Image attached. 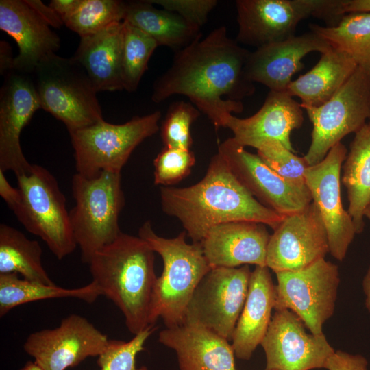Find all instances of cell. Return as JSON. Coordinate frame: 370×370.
I'll return each mask as SVG.
<instances>
[{
	"instance_id": "obj_1",
	"label": "cell",
	"mask_w": 370,
	"mask_h": 370,
	"mask_svg": "<svg viewBox=\"0 0 370 370\" xmlns=\"http://www.w3.org/2000/svg\"><path fill=\"white\" fill-rule=\"evenodd\" d=\"M250 52L219 27L175 51L171 66L153 83L151 99L158 103L184 95L216 129L225 127L227 116L241 113V100L256 90L245 71Z\"/></svg>"
},
{
	"instance_id": "obj_2",
	"label": "cell",
	"mask_w": 370,
	"mask_h": 370,
	"mask_svg": "<svg viewBox=\"0 0 370 370\" xmlns=\"http://www.w3.org/2000/svg\"><path fill=\"white\" fill-rule=\"evenodd\" d=\"M162 210L177 218L192 243H201L212 227L232 221H254L273 230L284 216L256 199L217 152L205 176L185 188H160Z\"/></svg>"
},
{
	"instance_id": "obj_3",
	"label": "cell",
	"mask_w": 370,
	"mask_h": 370,
	"mask_svg": "<svg viewBox=\"0 0 370 370\" xmlns=\"http://www.w3.org/2000/svg\"><path fill=\"white\" fill-rule=\"evenodd\" d=\"M88 264L92 281L121 310L132 334L151 325L150 306L158 277L154 251L145 241L121 232L96 252Z\"/></svg>"
},
{
	"instance_id": "obj_4",
	"label": "cell",
	"mask_w": 370,
	"mask_h": 370,
	"mask_svg": "<svg viewBox=\"0 0 370 370\" xmlns=\"http://www.w3.org/2000/svg\"><path fill=\"white\" fill-rule=\"evenodd\" d=\"M186 235V231H183L171 238L160 236L149 221L138 230V236L163 261V270L156 279L151 297L149 312L151 325L160 318L166 328L183 324L187 306L196 287L212 269L201 243H188Z\"/></svg>"
},
{
	"instance_id": "obj_5",
	"label": "cell",
	"mask_w": 370,
	"mask_h": 370,
	"mask_svg": "<svg viewBox=\"0 0 370 370\" xmlns=\"http://www.w3.org/2000/svg\"><path fill=\"white\" fill-rule=\"evenodd\" d=\"M75 204L69 211L73 236L82 262L112 243L122 232L120 213L125 206L121 174L103 171L92 177L78 173L72 179Z\"/></svg>"
},
{
	"instance_id": "obj_6",
	"label": "cell",
	"mask_w": 370,
	"mask_h": 370,
	"mask_svg": "<svg viewBox=\"0 0 370 370\" xmlns=\"http://www.w3.org/2000/svg\"><path fill=\"white\" fill-rule=\"evenodd\" d=\"M32 77L41 108L62 121L69 132L103 121L98 91L73 57L50 53L39 62Z\"/></svg>"
},
{
	"instance_id": "obj_7",
	"label": "cell",
	"mask_w": 370,
	"mask_h": 370,
	"mask_svg": "<svg viewBox=\"0 0 370 370\" xmlns=\"http://www.w3.org/2000/svg\"><path fill=\"white\" fill-rule=\"evenodd\" d=\"M21 200L12 210L29 233L40 238L53 254L62 260L76 249L66 209V198L55 176L33 164L30 171L16 177Z\"/></svg>"
},
{
	"instance_id": "obj_8",
	"label": "cell",
	"mask_w": 370,
	"mask_h": 370,
	"mask_svg": "<svg viewBox=\"0 0 370 370\" xmlns=\"http://www.w3.org/2000/svg\"><path fill=\"white\" fill-rule=\"evenodd\" d=\"M343 0H237L235 1L239 45L257 48L295 36L300 21L310 16L336 25Z\"/></svg>"
},
{
	"instance_id": "obj_9",
	"label": "cell",
	"mask_w": 370,
	"mask_h": 370,
	"mask_svg": "<svg viewBox=\"0 0 370 370\" xmlns=\"http://www.w3.org/2000/svg\"><path fill=\"white\" fill-rule=\"evenodd\" d=\"M160 119V111H155L122 124L103 120L70 132L77 173L86 177L103 171L121 173L135 148L159 130Z\"/></svg>"
},
{
	"instance_id": "obj_10",
	"label": "cell",
	"mask_w": 370,
	"mask_h": 370,
	"mask_svg": "<svg viewBox=\"0 0 370 370\" xmlns=\"http://www.w3.org/2000/svg\"><path fill=\"white\" fill-rule=\"evenodd\" d=\"M312 124L311 143L304 156L308 166L321 162L343 137L370 119V79L358 67L343 86L318 107L301 106Z\"/></svg>"
},
{
	"instance_id": "obj_11",
	"label": "cell",
	"mask_w": 370,
	"mask_h": 370,
	"mask_svg": "<svg viewBox=\"0 0 370 370\" xmlns=\"http://www.w3.org/2000/svg\"><path fill=\"white\" fill-rule=\"evenodd\" d=\"M275 275L274 310L288 309L310 333L323 334L325 323L334 313L340 284L338 266L322 258L304 269Z\"/></svg>"
},
{
	"instance_id": "obj_12",
	"label": "cell",
	"mask_w": 370,
	"mask_h": 370,
	"mask_svg": "<svg viewBox=\"0 0 370 370\" xmlns=\"http://www.w3.org/2000/svg\"><path fill=\"white\" fill-rule=\"evenodd\" d=\"M251 273L249 265L212 268L196 287L184 323L202 326L231 341L247 298Z\"/></svg>"
},
{
	"instance_id": "obj_13",
	"label": "cell",
	"mask_w": 370,
	"mask_h": 370,
	"mask_svg": "<svg viewBox=\"0 0 370 370\" xmlns=\"http://www.w3.org/2000/svg\"><path fill=\"white\" fill-rule=\"evenodd\" d=\"M108 341V336L87 319L71 314L56 328L31 333L23 349L42 370H65L88 357H98Z\"/></svg>"
},
{
	"instance_id": "obj_14",
	"label": "cell",
	"mask_w": 370,
	"mask_h": 370,
	"mask_svg": "<svg viewBox=\"0 0 370 370\" xmlns=\"http://www.w3.org/2000/svg\"><path fill=\"white\" fill-rule=\"evenodd\" d=\"M232 173L260 204L282 215L305 208L312 201L307 186L290 183L271 169L257 155L247 151L233 138L218 147Z\"/></svg>"
},
{
	"instance_id": "obj_15",
	"label": "cell",
	"mask_w": 370,
	"mask_h": 370,
	"mask_svg": "<svg viewBox=\"0 0 370 370\" xmlns=\"http://www.w3.org/2000/svg\"><path fill=\"white\" fill-rule=\"evenodd\" d=\"M330 252L321 214L312 201L303 210L285 215L269 241L266 266L275 273L304 269Z\"/></svg>"
},
{
	"instance_id": "obj_16",
	"label": "cell",
	"mask_w": 370,
	"mask_h": 370,
	"mask_svg": "<svg viewBox=\"0 0 370 370\" xmlns=\"http://www.w3.org/2000/svg\"><path fill=\"white\" fill-rule=\"evenodd\" d=\"M347 150L341 142L334 145L319 163L307 168L306 184L312 201L323 221L330 254L343 261L356 234L349 212L343 206L341 195V170Z\"/></svg>"
},
{
	"instance_id": "obj_17",
	"label": "cell",
	"mask_w": 370,
	"mask_h": 370,
	"mask_svg": "<svg viewBox=\"0 0 370 370\" xmlns=\"http://www.w3.org/2000/svg\"><path fill=\"white\" fill-rule=\"evenodd\" d=\"M304 322L288 309L275 310L261 342L265 370H311L324 368L335 351L324 334L306 331Z\"/></svg>"
},
{
	"instance_id": "obj_18",
	"label": "cell",
	"mask_w": 370,
	"mask_h": 370,
	"mask_svg": "<svg viewBox=\"0 0 370 370\" xmlns=\"http://www.w3.org/2000/svg\"><path fill=\"white\" fill-rule=\"evenodd\" d=\"M40 108L32 75L15 70L7 73L0 91V170L16 177L30 171L32 164L23 152L20 136Z\"/></svg>"
},
{
	"instance_id": "obj_19",
	"label": "cell",
	"mask_w": 370,
	"mask_h": 370,
	"mask_svg": "<svg viewBox=\"0 0 370 370\" xmlns=\"http://www.w3.org/2000/svg\"><path fill=\"white\" fill-rule=\"evenodd\" d=\"M304 121L303 108L286 91L270 90L260 110L254 115L238 118L227 116L225 127L230 129L233 139L241 146L259 148L269 141H277L294 152L291 141L293 130Z\"/></svg>"
},
{
	"instance_id": "obj_20",
	"label": "cell",
	"mask_w": 370,
	"mask_h": 370,
	"mask_svg": "<svg viewBox=\"0 0 370 370\" xmlns=\"http://www.w3.org/2000/svg\"><path fill=\"white\" fill-rule=\"evenodd\" d=\"M332 47L311 31L260 47L250 52L245 68L247 77L270 90L286 91L293 75L304 68L301 60L307 54L314 51L322 54Z\"/></svg>"
},
{
	"instance_id": "obj_21",
	"label": "cell",
	"mask_w": 370,
	"mask_h": 370,
	"mask_svg": "<svg viewBox=\"0 0 370 370\" xmlns=\"http://www.w3.org/2000/svg\"><path fill=\"white\" fill-rule=\"evenodd\" d=\"M0 29L17 43L13 70L32 75L39 62L60 47L58 35L26 2L0 1Z\"/></svg>"
},
{
	"instance_id": "obj_22",
	"label": "cell",
	"mask_w": 370,
	"mask_h": 370,
	"mask_svg": "<svg viewBox=\"0 0 370 370\" xmlns=\"http://www.w3.org/2000/svg\"><path fill=\"white\" fill-rule=\"evenodd\" d=\"M266 225L254 221H232L212 227L201 242L211 267H265L271 235Z\"/></svg>"
},
{
	"instance_id": "obj_23",
	"label": "cell",
	"mask_w": 370,
	"mask_h": 370,
	"mask_svg": "<svg viewBox=\"0 0 370 370\" xmlns=\"http://www.w3.org/2000/svg\"><path fill=\"white\" fill-rule=\"evenodd\" d=\"M158 341L175 351L180 370H236L232 344L202 326L183 323L166 328Z\"/></svg>"
},
{
	"instance_id": "obj_24",
	"label": "cell",
	"mask_w": 370,
	"mask_h": 370,
	"mask_svg": "<svg viewBox=\"0 0 370 370\" xmlns=\"http://www.w3.org/2000/svg\"><path fill=\"white\" fill-rule=\"evenodd\" d=\"M275 298V284L270 269L267 266H256L251 273L247 298L231 341L238 358L249 360L261 344L271 321Z\"/></svg>"
},
{
	"instance_id": "obj_25",
	"label": "cell",
	"mask_w": 370,
	"mask_h": 370,
	"mask_svg": "<svg viewBox=\"0 0 370 370\" xmlns=\"http://www.w3.org/2000/svg\"><path fill=\"white\" fill-rule=\"evenodd\" d=\"M123 21L80 37L73 57L84 69L98 92L123 90Z\"/></svg>"
},
{
	"instance_id": "obj_26",
	"label": "cell",
	"mask_w": 370,
	"mask_h": 370,
	"mask_svg": "<svg viewBox=\"0 0 370 370\" xmlns=\"http://www.w3.org/2000/svg\"><path fill=\"white\" fill-rule=\"evenodd\" d=\"M358 66L343 50L332 47L316 65L293 80L286 92L301 100V106L318 107L329 100L349 79Z\"/></svg>"
},
{
	"instance_id": "obj_27",
	"label": "cell",
	"mask_w": 370,
	"mask_h": 370,
	"mask_svg": "<svg viewBox=\"0 0 370 370\" xmlns=\"http://www.w3.org/2000/svg\"><path fill=\"white\" fill-rule=\"evenodd\" d=\"M124 21L151 36L158 47L175 51L203 36L201 28L175 12L156 8L147 0L127 1Z\"/></svg>"
},
{
	"instance_id": "obj_28",
	"label": "cell",
	"mask_w": 370,
	"mask_h": 370,
	"mask_svg": "<svg viewBox=\"0 0 370 370\" xmlns=\"http://www.w3.org/2000/svg\"><path fill=\"white\" fill-rule=\"evenodd\" d=\"M342 182L347 188L348 210L356 234L364 229L365 210L370 203V125L355 133L343 166Z\"/></svg>"
},
{
	"instance_id": "obj_29",
	"label": "cell",
	"mask_w": 370,
	"mask_h": 370,
	"mask_svg": "<svg viewBox=\"0 0 370 370\" xmlns=\"http://www.w3.org/2000/svg\"><path fill=\"white\" fill-rule=\"evenodd\" d=\"M98 285L92 281L76 288L48 285L18 277L16 273H0V317L13 308L29 302L55 298H75L91 304L102 296Z\"/></svg>"
},
{
	"instance_id": "obj_30",
	"label": "cell",
	"mask_w": 370,
	"mask_h": 370,
	"mask_svg": "<svg viewBox=\"0 0 370 370\" xmlns=\"http://www.w3.org/2000/svg\"><path fill=\"white\" fill-rule=\"evenodd\" d=\"M42 254L37 241L14 227L0 224V273H16L32 282L55 284L42 265Z\"/></svg>"
},
{
	"instance_id": "obj_31",
	"label": "cell",
	"mask_w": 370,
	"mask_h": 370,
	"mask_svg": "<svg viewBox=\"0 0 370 370\" xmlns=\"http://www.w3.org/2000/svg\"><path fill=\"white\" fill-rule=\"evenodd\" d=\"M310 31L349 54L370 79V12L344 14L332 27L309 24Z\"/></svg>"
},
{
	"instance_id": "obj_32",
	"label": "cell",
	"mask_w": 370,
	"mask_h": 370,
	"mask_svg": "<svg viewBox=\"0 0 370 370\" xmlns=\"http://www.w3.org/2000/svg\"><path fill=\"white\" fill-rule=\"evenodd\" d=\"M127 1L81 0L77 9L63 20L64 25L80 37L97 33L125 19Z\"/></svg>"
},
{
	"instance_id": "obj_33",
	"label": "cell",
	"mask_w": 370,
	"mask_h": 370,
	"mask_svg": "<svg viewBox=\"0 0 370 370\" xmlns=\"http://www.w3.org/2000/svg\"><path fill=\"white\" fill-rule=\"evenodd\" d=\"M123 22L122 79L123 90L132 92L136 90L147 69L149 60L158 45L148 34Z\"/></svg>"
},
{
	"instance_id": "obj_34",
	"label": "cell",
	"mask_w": 370,
	"mask_h": 370,
	"mask_svg": "<svg viewBox=\"0 0 370 370\" xmlns=\"http://www.w3.org/2000/svg\"><path fill=\"white\" fill-rule=\"evenodd\" d=\"M201 114L191 103L184 101L172 103L160 129L164 147L190 149L193 144L191 125Z\"/></svg>"
},
{
	"instance_id": "obj_35",
	"label": "cell",
	"mask_w": 370,
	"mask_h": 370,
	"mask_svg": "<svg viewBox=\"0 0 370 370\" xmlns=\"http://www.w3.org/2000/svg\"><path fill=\"white\" fill-rule=\"evenodd\" d=\"M257 155L274 172L287 182L306 186L305 173L309 166L299 157L277 141H269L257 149Z\"/></svg>"
},
{
	"instance_id": "obj_36",
	"label": "cell",
	"mask_w": 370,
	"mask_h": 370,
	"mask_svg": "<svg viewBox=\"0 0 370 370\" xmlns=\"http://www.w3.org/2000/svg\"><path fill=\"white\" fill-rule=\"evenodd\" d=\"M155 330L154 325H149L127 342L109 339L106 349L97 361L101 370H148L145 366L137 369L136 358L145 350L144 344Z\"/></svg>"
},
{
	"instance_id": "obj_37",
	"label": "cell",
	"mask_w": 370,
	"mask_h": 370,
	"mask_svg": "<svg viewBox=\"0 0 370 370\" xmlns=\"http://www.w3.org/2000/svg\"><path fill=\"white\" fill-rule=\"evenodd\" d=\"M195 164L190 149L164 147L153 160L154 184L168 186L187 177Z\"/></svg>"
},
{
	"instance_id": "obj_38",
	"label": "cell",
	"mask_w": 370,
	"mask_h": 370,
	"mask_svg": "<svg viewBox=\"0 0 370 370\" xmlns=\"http://www.w3.org/2000/svg\"><path fill=\"white\" fill-rule=\"evenodd\" d=\"M162 8L175 12L190 23L201 29L211 11L218 4L217 0H147Z\"/></svg>"
},
{
	"instance_id": "obj_39",
	"label": "cell",
	"mask_w": 370,
	"mask_h": 370,
	"mask_svg": "<svg viewBox=\"0 0 370 370\" xmlns=\"http://www.w3.org/2000/svg\"><path fill=\"white\" fill-rule=\"evenodd\" d=\"M327 370H369L367 360L360 354H352L341 350L334 351L327 360Z\"/></svg>"
},
{
	"instance_id": "obj_40",
	"label": "cell",
	"mask_w": 370,
	"mask_h": 370,
	"mask_svg": "<svg viewBox=\"0 0 370 370\" xmlns=\"http://www.w3.org/2000/svg\"><path fill=\"white\" fill-rule=\"evenodd\" d=\"M0 196L12 210L18 206L21 200L18 188L10 184L5 175V172L1 170H0Z\"/></svg>"
},
{
	"instance_id": "obj_41",
	"label": "cell",
	"mask_w": 370,
	"mask_h": 370,
	"mask_svg": "<svg viewBox=\"0 0 370 370\" xmlns=\"http://www.w3.org/2000/svg\"><path fill=\"white\" fill-rule=\"evenodd\" d=\"M32 8L50 26L59 28L64 25L60 16L49 5L44 4L39 0H26Z\"/></svg>"
},
{
	"instance_id": "obj_42",
	"label": "cell",
	"mask_w": 370,
	"mask_h": 370,
	"mask_svg": "<svg viewBox=\"0 0 370 370\" xmlns=\"http://www.w3.org/2000/svg\"><path fill=\"white\" fill-rule=\"evenodd\" d=\"M14 58L12 56V47L5 40L0 41V73L5 75L13 70Z\"/></svg>"
},
{
	"instance_id": "obj_43",
	"label": "cell",
	"mask_w": 370,
	"mask_h": 370,
	"mask_svg": "<svg viewBox=\"0 0 370 370\" xmlns=\"http://www.w3.org/2000/svg\"><path fill=\"white\" fill-rule=\"evenodd\" d=\"M81 0H52L49 5L60 16L62 21L78 7Z\"/></svg>"
},
{
	"instance_id": "obj_44",
	"label": "cell",
	"mask_w": 370,
	"mask_h": 370,
	"mask_svg": "<svg viewBox=\"0 0 370 370\" xmlns=\"http://www.w3.org/2000/svg\"><path fill=\"white\" fill-rule=\"evenodd\" d=\"M342 12H370V0H343Z\"/></svg>"
},
{
	"instance_id": "obj_45",
	"label": "cell",
	"mask_w": 370,
	"mask_h": 370,
	"mask_svg": "<svg viewBox=\"0 0 370 370\" xmlns=\"http://www.w3.org/2000/svg\"><path fill=\"white\" fill-rule=\"evenodd\" d=\"M362 288L365 295V307L370 313V267L363 278Z\"/></svg>"
},
{
	"instance_id": "obj_46",
	"label": "cell",
	"mask_w": 370,
	"mask_h": 370,
	"mask_svg": "<svg viewBox=\"0 0 370 370\" xmlns=\"http://www.w3.org/2000/svg\"><path fill=\"white\" fill-rule=\"evenodd\" d=\"M21 370H42L32 361H28Z\"/></svg>"
},
{
	"instance_id": "obj_47",
	"label": "cell",
	"mask_w": 370,
	"mask_h": 370,
	"mask_svg": "<svg viewBox=\"0 0 370 370\" xmlns=\"http://www.w3.org/2000/svg\"><path fill=\"white\" fill-rule=\"evenodd\" d=\"M365 217H367L368 219H370V203L367 206L365 212Z\"/></svg>"
},
{
	"instance_id": "obj_48",
	"label": "cell",
	"mask_w": 370,
	"mask_h": 370,
	"mask_svg": "<svg viewBox=\"0 0 370 370\" xmlns=\"http://www.w3.org/2000/svg\"><path fill=\"white\" fill-rule=\"evenodd\" d=\"M368 124L370 125V119L369 120Z\"/></svg>"
}]
</instances>
